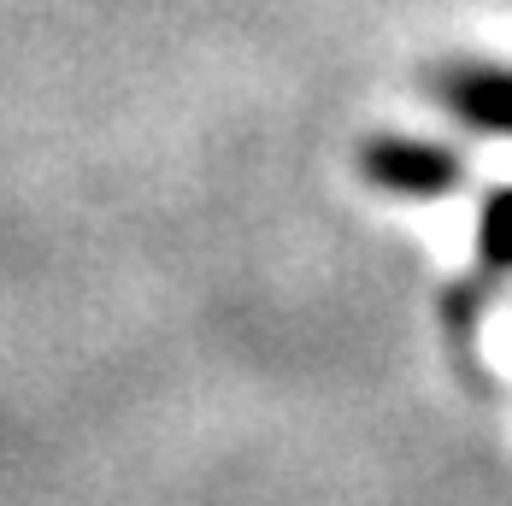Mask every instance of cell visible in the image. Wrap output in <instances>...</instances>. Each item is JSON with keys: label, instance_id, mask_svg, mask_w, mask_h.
<instances>
[{"label": "cell", "instance_id": "obj_1", "mask_svg": "<svg viewBox=\"0 0 512 506\" xmlns=\"http://www.w3.org/2000/svg\"><path fill=\"white\" fill-rule=\"evenodd\" d=\"M371 177L401 189V195H448L460 165L442 148H424V142H377L371 148Z\"/></svg>", "mask_w": 512, "mask_h": 506}, {"label": "cell", "instance_id": "obj_2", "mask_svg": "<svg viewBox=\"0 0 512 506\" xmlns=\"http://www.w3.org/2000/svg\"><path fill=\"white\" fill-rule=\"evenodd\" d=\"M483 253H489V265H512V195L489 206V218H483Z\"/></svg>", "mask_w": 512, "mask_h": 506}]
</instances>
